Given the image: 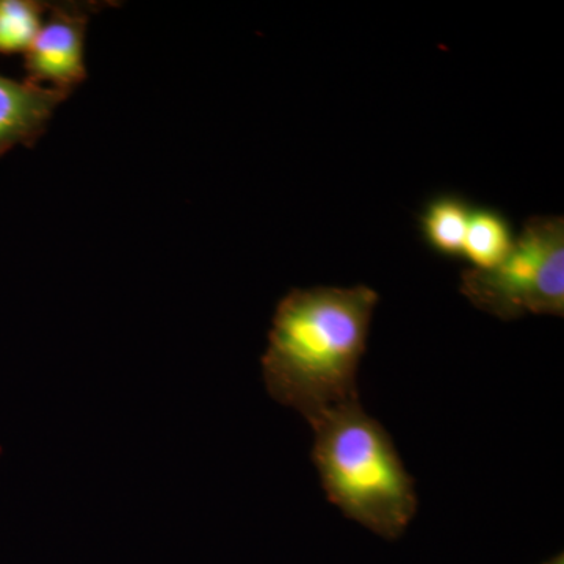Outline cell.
<instances>
[{"instance_id": "6da1fadb", "label": "cell", "mask_w": 564, "mask_h": 564, "mask_svg": "<svg viewBox=\"0 0 564 564\" xmlns=\"http://www.w3.org/2000/svg\"><path fill=\"white\" fill-rule=\"evenodd\" d=\"M380 295L367 285L293 289L278 303L262 373L270 397L310 425L359 402V364Z\"/></svg>"}, {"instance_id": "7a4b0ae2", "label": "cell", "mask_w": 564, "mask_h": 564, "mask_svg": "<svg viewBox=\"0 0 564 564\" xmlns=\"http://www.w3.org/2000/svg\"><path fill=\"white\" fill-rule=\"evenodd\" d=\"M311 426L313 462L329 502L378 536L399 540L417 513L419 500L384 426L361 402L329 411Z\"/></svg>"}, {"instance_id": "3957f363", "label": "cell", "mask_w": 564, "mask_h": 564, "mask_svg": "<svg viewBox=\"0 0 564 564\" xmlns=\"http://www.w3.org/2000/svg\"><path fill=\"white\" fill-rule=\"evenodd\" d=\"M463 295L477 310L511 322L527 314L564 315V220L533 217L507 258L462 274Z\"/></svg>"}, {"instance_id": "277c9868", "label": "cell", "mask_w": 564, "mask_h": 564, "mask_svg": "<svg viewBox=\"0 0 564 564\" xmlns=\"http://www.w3.org/2000/svg\"><path fill=\"white\" fill-rule=\"evenodd\" d=\"M50 10V18L25 52V73L31 84H51V88L69 96L87 79L85 35L90 7L68 2Z\"/></svg>"}, {"instance_id": "5b68a950", "label": "cell", "mask_w": 564, "mask_h": 564, "mask_svg": "<svg viewBox=\"0 0 564 564\" xmlns=\"http://www.w3.org/2000/svg\"><path fill=\"white\" fill-rule=\"evenodd\" d=\"M66 98L68 95L55 88L0 74V158L20 144L32 147Z\"/></svg>"}, {"instance_id": "8992f818", "label": "cell", "mask_w": 564, "mask_h": 564, "mask_svg": "<svg viewBox=\"0 0 564 564\" xmlns=\"http://www.w3.org/2000/svg\"><path fill=\"white\" fill-rule=\"evenodd\" d=\"M470 214L473 209L462 196L452 193L436 196L421 215L423 240L437 254L462 258Z\"/></svg>"}, {"instance_id": "52a82bcc", "label": "cell", "mask_w": 564, "mask_h": 564, "mask_svg": "<svg viewBox=\"0 0 564 564\" xmlns=\"http://www.w3.org/2000/svg\"><path fill=\"white\" fill-rule=\"evenodd\" d=\"M513 228L499 210L473 209L462 258L473 263L470 269L488 270L507 258L514 245Z\"/></svg>"}, {"instance_id": "ba28073f", "label": "cell", "mask_w": 564, "mask_h": 564, "mask_svg": "<svg viewBox=\"0 0 564 564\" xmlns=\"http://www.w3.org/2000/svg\"><path fill=\"white\" fill-rule=\"evenodd\" d=\"M47 9L36 0H0V54L31 50Z\"/></svg>"}, {"instance_id": "9c48e42d", "label": "cell", "mask_w": 564, "mask_h": 564, "mask_svg": "<svg viewBox=\"0 0 564 564\" xmlns=\"http://www.w3.org/2000/svg\"><path fill=\"white\" fill-rule=\"evenodd\" d=\"M543 564H564L563 554L556 555L554 558L549 560V562Z\"/></svg>"}]
</instances>
